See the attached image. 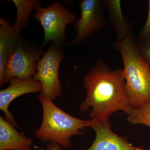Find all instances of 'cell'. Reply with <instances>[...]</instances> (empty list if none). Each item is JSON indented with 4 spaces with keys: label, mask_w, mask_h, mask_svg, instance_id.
Wrapping results in <instances>:
<instances>
[{
    "label": "cell",
    "mask_w": 150,
    "mask_h": 150,
    "mask_svg": "<svg viewBox=\"0 0 150 150\" xmlns=\"http://www.w3.org/2000/svg\"><path fill=\"white\" fill-rule=\"evenodd\" d=\"M83 83L86 96L79 108L82 112L91 109L90 119L109 118L118 111L129 115L133 110L126 92L123 69L111 70L98 60L85 75Z\"/></svg>",
    "instance_id": "1"
},
{
    "label": "cell",
    "mask_w": 150,
    "mask_h": 150,
    "mask_svg": "<svg viewBox=\"0 0 150 150\" xmlns=\"http://www.w3.org/2000/svg\"><path fill=\"white\" fill-rule=\"evenodd\" d=\"M114 49L121 54L124 64L125 88L133 108L150 101V65L139 50L135 36L115 41Z\"/></svg>",
    "instance_id": "2"
},
{
    "label": "cell",
    "mask_w": 150,
    "mask_h": 150,
    "mask_svg": "<svg viewBox=\"0 0 150 150\" xmlns=\"http://www.w3.org/2000/svg\"><path fill=\"white\" fill-rule=\"evenodd\" d=\"M43 118L40 127L35 131V137L43 143H55L62 149L71 146L73 136L86 133L89 119L82 120L74 117L58 107L53 101L39 96Z\"/></svg>",
    "instance_id": "3"
},
{
    "label": "cell",
    "mask_w": 150,
    "mask_h": 150,
    "mask_svg": "<svg viewBox=\"0 0 150 150\" xmlns=\"http://www.w3.org/2000/svg\"><path fill=\"white\" fill-rule=\"evenodd\" d=\"M35 19L40 22L44 30V38L42 44L44 48L49 42L56 46H66V29L68 25L75 21V15L60 2L53 3L46 7L38 8L33 14Z\"/></svg>",
    "instance_id": "4"
},
{
    "label": "cell",
    "mask_w": 150,
    "mask_h": 150,
    "mask_svg": "<svg viewBox=\"0 0 150 150\" xmlns=\"http://www.w3.org/2000/svg\"><path fill=\"white\" fill-rule=\"evenodd\" d=\"M45 52L40 45L21 38L7 63L4 83L13 76L23 80L32 79L37 71V62Z\"/></svg>",
    "instance_id": "5"
},
{
    "label": "cell",
    "mask_w": 150,
    "mask_h": 150,
    "mask_svg": "<svg viewBox=\"0 0 150 150\" xmlns=\"http://www.w3.org/2000/svg\"><path fill=\"white\" fill-rule=\"evenodd\" d=\"M64 56L62 47L51 42L44 55L37 62V71L32 79L41 84L40 96L54 101L61 96L62 88L59 69Z\"/></svg>",
    "instance_id": "6"
},
{
    "label": "cell",
    "mask_w": 150,
    "mask_h": 150,
    "mask_svg": "<svg viewBox=\"0 0 150 150\" xmlns=\"http://www.w3.org/2000/svg\"><path fill=\"white\" fill-rule=\"evenodd\" d=\"M81 17L74 22L76 37L65 47L79 46L98 32L105 24L104 15V1L81 0L80 2Z\"/></svg>",
    "instance_id": "7"
},
{
    "label": "cell",
    "mask_w": 150,
    "mask_h": 150,
    "mask_svg": "<svg viewBox=\"0 0 150 150\" xmlns=\"http://www.w3.org/2000/svg\"><path fill=\"white\" fill-rule=\"evenodd\" d=\"M109 118L89 119V127L95 132L91 146L85 150H144L129 143L125 137L112 131Z\"/></svg>",
    "instance_id": "8"
},
{
    "label": "cell",
    "mask_w": 150,
    "mask_h": 150,
    "mask_svg": "<svg viewBox=\"0 0 150 150\" xmlns=\"http://www.w3.org/2000/svg\"><path fill=\"white\" fill-rule=\"evenodd\" d=\"M9 86L0 91V109L4 113L5 119L16 128L17 123L9 110L11 103L19 97L26 94L41 92L42 85L40 82L33 79L23 80L12 77L8 81Z\"/></svg>",
    "instance_id": "9"
},
{
    "label": "cell",
    "mask_w": 150,
    "mask_h": 150,
    "mask_svg": "<svg viewBox=\"0 0 150 150\" xmlns=\"http://www.w3.org/2000/svg\"><path fill=\"white\" fill-rule=\"evenodd\" d=\"M33 145L31 139L19 133L11 123L0 116V150H24Z\"/></svg>",
    "instance_id": "10"
},
{
    "label": "cell",
    "mask_w": 150,
    "mask_h": 150,
    "mask_svg": "<svg viewBox=\"0 0 150 150\" xmlns=\"http://www.w3.org/2000/svg\"><path fill=\"white\" fill-rule=\"evenodd\" d=\"M12 25L8 21L0 17V87L4 85L6 66L15 47L20 39L12 31Z\"/></svg>",
    "instance_id": "11"
},
{
    "label": "cell",
    "mask_w": 150,
    "mask_h": 150,
    "mask_svg": "<svg viewBox=\"0 0 150 150\" xmlns=\"http://www.w3.org/2000/svg\"><path fill=\"white\" fill-rule=\"evenodd\" d=\"M104 2L109 22L115 31L117 40H123L132 35V25L123 16L121 1L106 0Z\"/></svg>",
    "instance_id": "12"
},
{
    "label": "cell",
    "mask_w": 150,
    "mask_h": 150,
    "mask_svg": "<svg viewBox=\"0 0 150 150\" xmlns=\"http://www.w3.org/2000/svg\"><path fill=\"white\" fill-rule=\"evenodd\" d=\"M17 11V18L12 25V31L15 36L21 38V32L29 22L30 14L42 7L39 0H12Z\"/></svg>",
    "instance_id": "13"
},
{
    "label": "cell",
    "mask_w": 150,
    "mask_h": 150,
    "mask_svg": "<svg viewBox=\"0 0 150 150\" xmlns=\"http://www.w3.org/2000/svg\"><path fill=\"white\" fill-rule=\"evenodd\" d=\"M127 120L133 124H142L150 128V101L135 108L128 115Z\"/></svg>",
    "instance_id": "14"
},
{
    "label": "cell",
    "mask_w": 150,
    "mask_h": 150,
    "mask_svg": "<svg viewBox=\"0 0 150 150\" xmlns=\"http://www.w3.org/2000/svg\"><path fill=\"white\" fill-rule=\"evenodd\" d=\"M139 50L142 57L147 63L150 64V41L144 40L138 44Z\"/></svg>",
    "instance_id": "15"
},
{
    "label": "cell",
    "mask_w": 150,
    "mask_h": 150,
    "mask_svg": "<svg viewBox=\"0 0 150 150\" xmlns=\"http://www.w3.org/2000/svg\"><path fill=\"white\" fill-rule=\"evenodd\" d=\"M149 6L147 18L140 35L142 38L146 35L150 30V0L149 1Z\"/></svg>",
    "instance_id": "16"
},
{
    "label": "cell",
    "mask_w": 150,
    "mask_h": 150,
    "mask_svg": "<svg viewBox=\"0 0 150 150\" xmlns=\"http://www.w3.org/2000/svg\"><path fill=\"white\" fill-rule=\"evenodd\" d=\"M46 150H62V148L59 145L55 143H48L46 145Z\"/></svg>",
    "instance_id": "17"
},
{
    "label": "cell",
    "mask_w": 150,
    "mask_h": 150,
    "mask_svg": "<svg viewBox=\"0 0 150 150\" xmlns=\"http://www.w3.org/2000/svg\"><path fill=\"white\" fill-rule=\"evenodd\" d=\"M142 40H147V41H150V30L149 33L144 37L142 38Z\"/></svg>",
    "instance_id": "18"
},
{
    "label": "cell",
    "mask_w": 150,
    "mask_h": 150,
    "mask_svg": "<svg viewBox=\"0 0 150 150\" xmlns=\"http://www.w3.org/2000/svg\"><path fill=\"white\" fill-rule=\"evenodd\" d=\"M24 150H32V149H31V148H29V149H25ZM46 150L44 149H43V148H38V149L37 150Z\"/></svg>",
    "instance_id": "19"
},
{
    "label": "cell",
    "mask_w": 150,
    "mask_h": 150,
    "mask_svg": "<svg viewBox=\"0 0 150 150\" xmlns=\"http://www.w3.org/2000/svg\"></svg>",
    "instance_id": "20"
},
{
    "label": "cell",
    "mask_w": 150,
    "mask_h": 150,
    "mask_svg": "<svg viewBox=\"0 0 150 150\" xmlns=\"http://www.w3.org/2000/svg\"></svg>",
    "instance_id": "21"
}]
</instances>
